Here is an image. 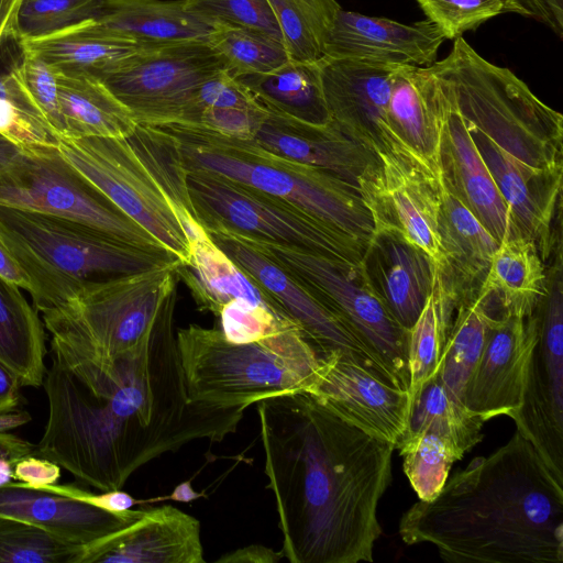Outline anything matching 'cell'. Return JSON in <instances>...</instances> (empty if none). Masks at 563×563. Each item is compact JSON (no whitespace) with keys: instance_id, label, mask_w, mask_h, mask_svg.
<instances>
[{"instance_id":"5b68a950","label":"cell","mask_w":563,"mask_h":563,"mask_svg":"<svg viewBox=\"0 0 563 563\" xmlns=\"http://www.w3.org/2000/svg\"><path fill=\"white\" fill-rule=\"evenodd\" d=\"M155 126L176 140L186 172H210L251 186L368 242L373 223L356 185L321 168L274 154L254 140L227 136L194 124Z\"/></svg>"},{"instance_id":"7dc6e473","label":"cell","mask_w":563,"mask_h":563,"mask_svg":"<svg viewBox=\"0 0 563 563\" xmlns=\"http://www.w3.org/2000/svg\"><path fill=\"white\" fill-rule=\"evenodd\" d=\"M185 5L213 24L252 27L282 40L268 0H185Z\"/></svg>"},{"instance_id":"d4e9b609","label":"cell","mask_w":563,"mask_h":563,"mask_svg":"<svg viewBox=\"0 0 563 563\" xmlns=\"http://www.w3.org/2000/svg\"><path fill=\"white\" fill-rule=\"evenodd\" d=\"M141 509L115 515L56 493L10 482L0 486V517L42 528L59 539L86 547L135 519Z\"/></svg>"},{"instance_id":"91938a15","label":"cell","mask_w":563,"mask_h":563,"mask_svg":"<svg viewBox=\"0 0 563 563\" xmlns=\"http://www.w3.org/2000/svg\"><path fill=\"white\" fill-rule=\"evenodd\" d=\"M31 420L26 411L7 412L0 415V431H9L23 426Z\"/></svg>"},{"instance_id":"816d5d0a","label":"cell","mask_w":563,"mask_h":563,"mask_svg":"<svg viewBox=\"0 0 563 563\" xmlns=\"http://www.w3.org/2000/svg\"><path fill=\"white\" fill-rule=\"evenodd\" d=\"M60 478V466L35 454L20 459L13 465V479L19 486L41 489L56 484Z\"/></svg>"},{"instance_id":"484cf974","label":"cell","mask_w":563,"mask_h":563,"mask_svg":"<svg viewBox=\"0 0 563 563\" xmlns=\"http://www.w3.org/2000/svg\"><path fill=\"white\" fill-rule=\"evenodd\" d=\"M446 95L430 67L398 65L391 77L388 115L394 130L440 179Z\"/></svg>"},{"instance_id":"277c9868","label":"cell","mask_w":563,"mask_h":563,"mask_svg":"<svg viewBox=\"0 0 563 563\" xmlns=\"http://www.w3.org/2000/svg\"><path fill=\"white\" fill-rule=\"evenodd\" d=\"M0 239L30 276L38 313L92 283L180 262L165 247L132 244L79 222L5 206H0Z\"/></svg>"},{"instance_id":"d6986e66","label":"cell","mask_w":563,"mask_h":563,"mask_svg":"<svg viewBox=\"0 0 563 563\" xmlns=\"http://www.w3.org/2000/svg\"><path fill=\"white\" fill-rule=\"evenodd\" d=\"M205 563L200 522L163 505L139 516L110 534L84 547L78 563Z\"/></svg>"},{"instance_id":"f6af8a7d","label":"cell","mask_w":563,"mask_h":563,"mask_svg":"<svg viewBox=\"0 0 563 563\" xmlns=\"http://www.w3.org/2000/svg\"><path fill=\"white\" fill-rule=\"evenodd\" d=\"M26 97L60 139L64 125L59 111L55 69L41 58L22 52V59L11 69Z\"/></svg>"},{"instance_id":"44dd1931","label":"cell","mask_w":563,"mask_h":563,"mask_svg":"<svg viewBox=\"0 0 563 563\" xmlns=\"http://www.w3.org/2000/svg\"><path fill=\"white\" fill-rule=\"evenodd\" d=\"M468 128L517 227L533 241L545 262L562 242L561 228L556 230L554 224L561 216L563 173L532 170L486 135Z\"/></svg>"},{"instance_id":"bcb514c9","label":"cell","mask_w":563,"mask_h":563,"mask_svg":"<svg viewBox=\"0 0 563 563\" xmlns=\"http://www.w3.org/2000/svg\"><path fill=\"white\" fill-rule=\"evenodd\" d=\"M444 38L455 40L503 13L504 0H417Z\"/></svg>"},{"instance_id":"680465c9","label":"cell","mask_w":563,"mask_h":563,"mask_svg":"<svg viewBox=\"0 0 563 563\" xmlns=\"http://www.w3.org/2000/svg\"><path fill=\"white\" fill-rule=\"evenodd\" d=\"M21 154V147L0 134V174L10 168Z\"/></svg>"},{"instance_id":"83f0119b","label":"cell","mask_w":563,"mask_h":563,"mask_svg":"<svg viewBox=\"0 0 563 563\" xmlns=\"http://www.w3.org/2000/svg\"><path fill=\"white\" fill-rule=\"evenodd\" d=\"M440 185L438 233L443 266L439 272L457 305L476 296L499 243L442 181Z\"/></svg>"},{"instance_id":"9a60e30c","label":"cell","mask_w":563,"mask_h":563,"mask_svg":"<svg viewBox=\"0 0 563 563\" xmlns=\"http://www.w3.org/2000/svg\"><path fill=\"white\" fill-rule=\"evenodd\" d=\"M356 186L374 231L394 232L424 251L440 271L443 255L438 233L440 179L398 156L379 155Z\"/></svg>"},{"instance_id":"cb8c5ba5","label":"cell","mask_w":563,"mask_h":563,"mask_svg":"<svg viewBox=\"0 0 563 563\" xmlns=\"http://www.w3.org/2000/svg\"><path fill=\"white\" fill-rule=\"evenodd\" d=\"M253 140L274 154L330 172L354 185L376 158L331 122L310 123L269 111Z\"/></svg>"},{"instance_id":"f35d334b","label":"cell","mask_w":563,"mask_h":563,"mask_svg":"<svg viewBox=\"0 0 563 563\" xmlns=\"http://www.w3.org/2000/svg\"><path fill=\"white\" fill-rule=\"evenodd\" d=\"M207 42L235 78L268 73L289 59L282 40L252 27L216 24Z\"/></svg>"},{"instance_id":"2e32d148","label":"cell","mask_w":563,"mask_h":563,"mask_svg":"<svg viewBox=\"0 0 563 563\" xmlns=\"http://www.w3.org/2000/svg\"><path fill=\"white\" fill-rule=\"evenodd\" d=\"M207 233L299 327L320 357L341 353L391 384L347 328L278 264L242 236Z\"/></svg>"},{"instance_id":"7402d4cb","label":"cell","mask_w":563,"mask_h":563,"mask_svg":"<svg viewBox=\"0 0 563 563\" xmlns=\"http://www.w3.org/2000/svg\"><path fill=\"white\" fill-rule=\"evenodd\" d=\"M429 20L404 24L341 9L327 37L324 56L429 67L444 41Z\"/></svg>"},{"instance_id":"60d3db41","label":"cell","mask_w":563,"mask_h":563,"mask_svg":"<svg viewBox=\"0 0 563 563\" xmlns=\"http://www.w3.org/2000/svg\"><path fill=\"white\" fill-rule=\"evenodd\" d=\"M82 549L36 526L0 517L2 563H78Z\"/></svg>"},{"instance_id":"4fadbf2b","label":"cell","mask_w":563,"mask_h":563,"mask_svg":"<svg viewBox=\"0 0 563 563\" xmlns=\"http://www.w3.org/2000/svg\"><path fill=\"white\" fill-rule=\"evenodd\" d=\"M547 272L548 288L536 309L538 331L520 408L511 417L517 431L537 450L563 484V258L562 243Z\"/></svg>"},{"instance_id":"c3c4849f","label":"cell","mask_w":563,"mask_h":563,"mask_svg":"<svg viewBox=\"0 0 563 563\" xmlns=\"http://www.w3.org/2000/svg\"><path fill=\"white\" fill-rule=\"evenodd\" d=\"M203 108H263L247 88L222 69L203 80L194 91L183 124H194Z\"/></svg>"},{"instance_id":"11a10c76","label":"cell","mask_w":563,"mask_h":563,"mask_svg":"<svg viewBox=\"0 0 563 563\" xmlns=\"http://www.w3.org/2000/svg\"><path fill=\"white\" fill-rule=\"evenodd\" d=\"M0 276L14 284L19 288L33 292V284L30 276L15 260L8 246L0 239Z\"/></svg>"},{"instance_id":"4316f807","label":"cell","mask_w":563,"mask_h":563,"mask_svg":"<svg viewBox=\"0 0 563 563\" xmlns=\"http://www.w3.org/2000/svg\"><path fill=\"white\" fill-rule=\"evenodd\" d=\"M185 231L189 257L186 263L177 266V276L189 288L200 311L218 317L229 301L245 299L289 319L284 310L212 241L199 221L189 223Z\"/></svg>"},{"instance_id":"836d02e7","label":"cell","mask_w":563,"mask_h":563,"mask_svg":"<svg viewBox=\"0 0 563 563\" xmlns=\"http://www.w3.org/2000/svg\"><path fill=\"white\" fill-rule=\"evenodd\" d=\"M236 78L266 111L310 123L330 122L319 60L288 59L268 73Z\"/></svg>"},{"instance_id":"e0dca14e","label":"cell","mask_w":563,"mask_h":563,"mask_svg":"<svg viewBox=\"0 0 563 563\" xmlns=\"http://www.w3.org/2000/svg\"><path fill=\"white\" fill-rule=\"evenodd\" d=\"M305 391L347 423L395 449L406 437L411 410L408 389L385 382L341 353L321 357Z\"/></svg>"},{"instance_id":"7a4b0ae2","label":"cell","mask_w":563,"mask_h":563,"mask_svg":"<svg viewBox=\"0 0 563 563\" xmlns=\"http://www.w3.org/2000/svg\"><path fill=\"white\" fill-rule=\"evenodd\" d=\"M398 532L407 544L431 543L451 563H562L563 484L516 430L433 499L413 504Z\"/></svg>"},{"instance_id":"d6a6232c","label":"cell","mask_w":563,"mask_h":563,"mask_svg":"<svg viewBox=\"0 0 563 563\" xmlns=\"http://www.w3.org/2000/svg\"><path fill=\"white\" fill-rule=\"evenodd\" d=\"M44 324L21 288L0 276V364L21 387H40L46 373Z\"/></svg>"},{"instance_id":"94428289","label":"cell","mask_w":563,"mask_h":563,"mask_svg":"<svg viewBox=\"0 0 563 563\" xmlns=\"http://www.w3.org/2000/svg\"><path fill=\"white\" fill-rule=\"evenodd\" d=\"M22 0H0V30L10 27Z\"/></svg>"},{"instance_id":"9f6ffc18","label":"cell","mask_w":563,"mask_h":563,"mask_svg":"<svg viewBox=\"0 0 563 563\" xmlns=\"http://www.w3.org/2000/svg\"><path fill=\"white\" fill-rule=\"evenodd\" d=\"M18 378L0 364V415L13 411L20 401Z\"/></svg>"},{"instance_id":"f1b7e54d","label":"cell","mask_w":563,"mask_h":563,"mask_svg":"<svg viewBox=\"0 0 563 563\" xmlns=\"http://www.w3.org/2000/svg\"><path fill=\"white\" fill-rule=\"evenodd\" d=\"M95 29L144 46L207 41L216 24L188 10L185 0H104Z\"/></svg>"},{"instance_id":"8992f818","label":"cell","mask_w":563,"mask_h":563,"mask_svg":"<svg viewBox=\"0 0 563 563\" xmlns=\"http://www.w3.org/2000/svg\"><path fill=\"white\" fill-rule=\"evenodd\" d=\"M179 264L92 283L68 301L40 312L52 335V354L68 369L113 372L114 361L147 338L176 291Z\"/></svg>"},{"instance_id":"30bf717a","label":"cell","mask_w":563,"mask_h":563,"mask_svg":"<svg viewBox=\"0 0 563 563\" xmlns=\"http://www.w3.org/2000/svg\"><path fill=\"white\" fill-rule=\"evenodd\" d=\"M249 241L331 311L394 386L409 389L408 330L376 295L362 262L347 263L299 249Z\"/></svg>"},{"instance_id":"ac0fdd59","label":"cell","mask_w":563,"mask_h":563,"mask_svg":"<svg viewBox=\"0 0 563 563\" xmlns=\"http://www.w3.org/2000/svg\"><path fill=\"white\" fill-rule=\"evenodd\" d=\"M537 331L536 310L529 317L503 314L495 319L464 388L462 404L471 415L486 422L517 412Z\"/></svg>"},{"instance_id":"8d00e7d4","label":"cell","mask_w":563,"mask_h":563,"mask_svg":"<svg viewBox=\"0 0 563 563\" xmlns=\"http://www.w3.org/2000/svg\"><path fill=\"white\" fill-rule=\"evenodd\" d=\"M456 299L438 269L433 288L418 319L408 330L409 394L411 405L437 373L452 324Z\"/></svg>"},{"instance_id":"8fae6325","label":"cell","mask_w":563,"mask_h":563,"mask_svg":"<svg viewBox=\"0 0 563 563\" xmlns=\"http://www.w3.org/2000/svg\"><path fill=\"white\" fill-rule=\"evenodd\" d=\"M0 206L79 222L132 244L164 247L73 168L57 147L22 148L0 174Z\"/></svg>"},{"instance_id":"1f68e13d","label":"cell","mask_w":563,"mask_h":563,"mask_svg":"<svg viewBox=\"0 0 563 563\" xmlns=\"http://www.w3.org/2000/svg\"><path fill=\"white\" fill-rule=\"evenodd\" d=\"M92 20V19H91ZM87 20L37 37L18 40L21 52L32 54L53 68L100 77L122 60L147 47L106 34Z\"/></svg>"},{"instance_id":"681fc988","label":"cell","mask_w":563,"mask_h":563,"mask_svg":"<svg viewBox=\"0 0 563 563\" xmlns=\"http://www.w3.org/2000/svg\"><path fill=\"white\" fill-rule=\"evenodd\" d=\"M266 117L264 108H203L194 125L235 139L253 140Z\"/></svg>"},{"instance_id":"6da1fadb","label":"cell","mask_w":563,"mask_h":563,"mask_svg":"<svg viewBox=\"0 0 563 563\" xmlns=\"http://www.w3.org/2000/svg\"><path fill=\"white\" fill-rule=\"evenodd\" d=\"M255 405L284 558L372 562L395 445L347 423L307 391Z\"/></svg>"},{"instance_id":"3957f363","label":"cell","mask_w":563,"mask_h":563,"mask_svg":"<svg viewBox=\"0 0 563 563\" xmlns=\"http://www.w3.org/2000/svg\"><path fill=\"white\" fill-rule=\"evenodd\" d=\"M59 155L180 263L189 257L184 223L197 218L175 139L137 124L126 137H60Z\"/></svg>"},{"instance_id":"5bb4252c","label":"cell","mask_w":563,"mask_h":563,"mask_svg":"<svg viewBox=\"0 0 563 563\" xmlns=\"http://www.w3.org/2000/svg\"><path fill=\"white\" fill-rule=\"evenodd\" d=\"M319 63L332 124L376 156L402 157L433 174L400 139L389 120L390 84L397 64L327 56Z\"/></svg>"},{"instance_id":"9c48e42d","label":"cell","mask_w":563,"mask_h":563,"mask_svg":"<svg viewBox=\"0 0 563 563\" xmlns=\"http://www.w3.org/2000/svg\"><path fill=\"white\" fill-rule=\"evenodd\" d=\"M194 212L207 232L299 249L361 263L367 243L275 196L224 176L186 172Z\"/></svg>"},{"instance_id":"7c38bea8","label":"cell","mask_w":563,"mask_h":563,"mask_svg":"<svg viewBox=\"0 0 563 563\" xmlns=\"http://www.w3.org/2000/svg\"><path fill=\"white\" fill-rule=\"evenodd\" d=\"M224 69L207 41L147 46L99 78L137 124L183 123L195 89Z\"/></svg>"},{"instance_id":"4dcf8cb0","label":"cell","mask_w":563,"mask_h":563,"mask_svg":"<svg viewBox=\"0 0 563 563\" xmlns=\"http://www.w3.org/2000/svg\"><path fill=\"white\" fill-rule=\"evenodd\" d=\"M55 71L64 125L62 137H126L132 134L137 125L134 117L99 77Z\"/></svg>"},{"instance_id":"74e56055","label":"cell","mask_w":563,"mask_h":563,"mask_svg":"<svg viewBox=\"0 0 563 563\" xmlns=\"http://www.w3.org/2000/svg\"><path fill=\"white\" fill-rule=\"evenodd\" d=\"M289 59L317 62L342 9L336 0H268Z\"/></svg>"},{"instance_id":"52a82bcc","label":"cell","mask_w":563,"mask_h":563,"mask_svg":"<svg viewBox=\"0 0 563 563\" xmlns=\"http://www.w3.org/2000/svg\"><path fill=\"white\" fill-rule=\"evenodd\" d=\"M429 67L471 128L532 170L563 173L562 114L511 70L483 58L462 36Z\"/></svg>"},{"instance_id":"ba28073f","label":"cell","mask_w":563,"mask_h":563,"mask_svg":"<svg viewBox=\"0 0 563 563\" xmlns=\"http://www.w3.org/2000/svg\"><path fill=\"white\" fill-rule=\"evenodd\" d=\"M176 341L189 400L211 407L247 408L305 391L321 363L299 328L232 343L220 329L190 324L176 331Z\"/></svg>"},{"instance_id":"e575fe53","label":"cell","mask_w":563,"mask_h":563,"mask_svg":"<svg viewBox=\"0 0 563 563\" xmlns=\"http://www.w3.org/2000/svg\"><path fill=\"white\" fill-rule=\"evenodd\" d=\"M455 310L437 372L451 397L463 406L465 385L481 357L489 328L501 316L476 296L459 302Z\"/></svg>"},{"instance_id":"603a6c76","label":"cell","mask_w":563,"mask_h":563,"mask_svg":"<svg viewBox=\"0 0 563 563\" xmlns=\"http://www.w3.org/2000/svg\"><path fill=\"white\" fill-rule=\"evenodd\" d=\"M362 266L376 295L397 322L409 330L434 285L438 267L432 258L397 233L374 231Z\"/></svg>"},{"instance_id":"f907efd6","label":"cell","mask_w":563,"mask_h":563,"mask_svg":"<svg viewBox=\"0 0 563 563\" xmlns=\"http://www.w3.org/2000/svg\"><path fill=\"white\" fill-rule=\"evenodd\" d=\"M41 489L84 501L115 515L130 514L133 510L132 507L137 503L131 495L121 489L93 494L75 485L57 483Z\"/></svg>"},{"instance_id":"f5cc1de1","label":"cell","mask_w":563,"mask_h":563,"mask_svg":"<svg viewBox=\"0 0 563 563\" xmlns=\"http://www.w3.org/2000/svg\"><path fill=\"white\" fill-rule=\"evenodd\" d=\"M504 12H515L536 19L562 37L563 0H504Z\"/></svg>"},{"instance_id":"be15d7a7","label":"cell","mask_w":563,"mask_h":563,"mask_svg":"<svg viewBox=\"0 0 563 563\" xmlns=\"http://www.w3.org/2000/svg\"><path fill=\"white\" fill-rule=\"evenodd\" d=\"M8 34H9V32H8V30H7V29H2V30H0V43H1V41H2L4 37H7V36H8Z\"/></svg>"},{"instance_id":"ffe728a7","label":"cell","mask_w":563,"mask_h":563,"mask_svg":"<svg viewBox=\"0 0 563 563\" xmlns=\"http://www.w3.org/2000/svg\"><path fill=\"white\" fill-rule=\"evenodd\" d=\"M440 82L448 99L440 150V181L465 205L498 243L507 238L523 235L449 88Z\"/></svg>"},{"instance_id":"d590c367","label":"cell","mask_w":563,"mask_h":563,"mask_svg":"<svg viewBox=\"0 0 563 563\" xmlns=\"http://www.w3.org/2000/svg\"><path fill=\"white\" fill-rule=\"evenodd\" d=\"M484 423L451 397L437 372L412 401L404 440L422 431L432 432L444 439L461 460L482 441Z\"/></svg>"},{"instance_id":"6f0895ef","label":"cell","mask_w":563,"mask_h":563,"mask_svg":"<svg viewBox=\"0 0 563 563\" xmlns=\"http://www.w3.org/2000/svg\"><path fill=\"white\" fill-rule=\"evenodd\" d=\"M35 454V445L7 431H0V459L15 464L20 459Z\"/></svg>"},{"instance_id":"ab89813d","label":"cell","mask_w":563,"mask_h":563,"mask_svg":"<svg viewBox=\"0 0 563 563\" xmlns=\"http://www.w3.org/2000/svg\"><path fill=\"white\" fill-rule=\"evenodd\" d=\"M397 449L404 460V472L420 500H431L440 493L452 464L460 460L444 439L429 431L407 437Z\"/></svg>"},{"instance_id":"b9f144b4","label":"cell","mask_w":563,"mask_h":563,"mask_svg":"<svg viewBox=\"0 0 563 563\" xmlns=\"http://www.w3.org/2000/svg\"><path fill=\"white\" fill-rule=\"evenodd\" d=\"M0 134L21 148L57 147L59 140L11 70L0 74Z\"/></svg>"},{"instance_id":"f546056e","label":"cell","mask_w":563,"mask_h":563,"mask_svg":"<svg viewBox=\"0 0 563 563\" xmlns=\"http://www.w3.org/2000/svg\"><path fill=\"white\" fill-rule=\"evenodd\" d=\"M547 288L548 274L536 244L518 235L499 243L476 297L500 316L529 317Z\"/></svg>"},{"instance_id":"db71d44e","label":"cell","mask_w":563,"mask_h":563,"mask_svg":"<svg viewBox=\"0 0 563 563\" xmlns=\"http://www.w3.org/2000/svg\"><path fill=\"white\" fill-rule=\"evenodd\" d=\"M284 558L282 551L276 552L265 545L252 544L222 554L218 563H276Z\"/></svg>"},{"instance_id":"6125c7cd","label":"cell","mask_w":563,"mask_h":563,"mask_svg":"<svg viewBox=\"0 0 563 563\" xmlns=\"http://www.w3.org/2000/svg\"><path fill=\"white\" fill-rule=\"evenodd\" d=\"M198 496L199 495H197L196 492L191 488L190 483H184L175 489L170 498L187 503L197 498Z\"/></svg>"},{"instance_id":"7bdbcfd3","label":"cell","mask_w":563,"mask_h":563,"mask_svg":"<svg viewBox=\"0 0 563 563\" xmlns=\"http://www.w3.org/2000/svg\"><path fill=\"white\" fill-rule=\"evenodd\" d=\"M104 12V0H22L13 18L9 36L16 41L37 37Z\"/></svg>"},{"instance_id":"ee69618b","label":"cell","mask_w":563,"mask_h":563,"mask_svg":"<svg viewBox=\"0 0 563 563\" xmlns=\"http://www.w3.org/2000/svg\"><path fill=\"white\" fill-rule=\"evenodd\" d=\"M218 317L221 332L232 343L261 342L282 331L299 328L290 319L245 299L229 301Z\"/></svg>"}]
</instances>
